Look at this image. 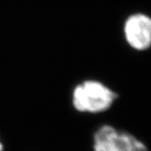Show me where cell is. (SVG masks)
Returning <instances> with one entry per match:
<instances>
[{
    "label": "cell",
    "mask_w": 151,
    "mask_h": 151,
    "mask_svg": "<svg viewBox=\"0 0 151 151\" xmlns=\"http://www.w3.org/2000/svg\"><path fill=\"white\" fill-rule=\"evenodd\" d=\"M118 97L112 89L97 81H85L72 93L74 108L81 113H99L111 108Z\"/></svg>",
    "instance_id": "cell-1"
},
{
    "label": "cell",
    "mask_w": 151,
    "mask_h": 151,
    "mask_svg": "<svg viewBox=\"0 0 151 151\" xmlns=\"http://www.w3.org/2000/svg\"><path fill=\"white\" fill-rule=\"evenodd\" d=\"M126 42L137 51L151 48V16L145 13H135L127 18L124 24Z\"/></svg>",
    "instance_id": "cell-2"
},
{
    "label": "cell",
    "mask_w": 151,
    "mask_h": 151,
    "mask_svg": "<svg viewBox=\"0 0 151 151\" xmlns=\"http://www.w3.org/2000/svg\"><path fill=\"white\" fill-rule=\"evenodd\" d=\"M109 151H148V148L133 134L117 130L111 141Z\"/></svg>",
    "instance_id": "cell-3"
},
{
    "label": "cell",
    "mask_w": 151,
    "mask_h": 151,
    "mask_svg": "<svg viewBox=\"0 0 151 151\" xmlns=\"http://www.w3.org/2000/svg\"><path fill=\"white\" fill-rule=\"evenodd\" d=\"M4 150V146L2 145V143L0 142V151H3Z\"/></svg>",
    "instance_id": "cell-4"
}]
</instances>
